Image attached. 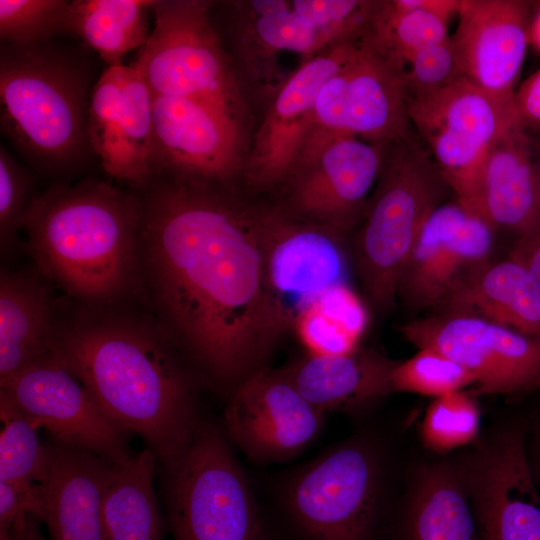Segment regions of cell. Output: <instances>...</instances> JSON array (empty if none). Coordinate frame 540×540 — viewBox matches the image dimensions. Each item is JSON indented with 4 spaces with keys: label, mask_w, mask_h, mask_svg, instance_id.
<instances>
[{
    "label": "cell",
    "mask_w": 540,
    "mask_h": 540,
    "mask_svg": "<svg viewBox=\"0 0 540 540\" xmlns=\"http://www.w3.org/2000/svg\"><path fill=\"white\" fill-rule=\"evenodd\" d=\"M139 203V294L206 385L227 398L291 328L267 280L265 210L230 186L153 173Z\"/></svg>",
    "instance_id": "cell-1"
},
{
    "label": "cell",
    "mask_w": 540,
    "mask_h": 540,
    "mask_svg": "<svg viewBox=\"0 0 540 540\" xmlns=\"http://www.w3.org/2000/svg\"><path fill=\"white\" fill-rule=\"evenodd\" d=\"M113 307H88L57 322L51 352L107 417L142 438L164 470L191 440L205 382L152 316Z\"/></svg>",
    "instance_id": "cell-2"
},
{
    "label": "cell",
    "mask_w": 540,
    "mask_h": 540,
    "mask_svg": "<svg viewBox=\"0 0 540 540\" xmlns=\"http://www.w3.org/2000/svg\"><path fill=\"white\" fill-rule=\"evenodd\" d=\"M20 228L39 272L87 307L139 294V203L134 191L86 179L35 197Z\"/></svg>",
    "instance_id": "cell-3"
},
{
    "label": "cell",
    "mask_w": 540,
    "mask_h": 540,
    "mask_svg": "<svg viewBox=\"0 0 540 540\" xmlns=\"http://www.w3.org/2000/svg\"><path fill=\"white\" fill-rule=\"evenodd\" d=\"M90 77L72 55L49 41L2 43L0 119L9 139L48 168L76 164L90 147Z\"/></svg>",
    "instance_id": "cell-4"
},
{
    "label": "cell",
    "mask_w": 540,
    "mask_h": 540,
    "mask_svg": "<svg viewBox=\"0 0 540 540\" xmlns=\"http://www.w3.org/2000/svg\"><path fill=\"white\" fill-rule=\"evenodd\" d=\"M392 148L354 245L364 293L381 313L393 308L401 273L420 231L451 190L429 152L414 137Z\"/></svg>",
    "instance_id": "cell-5"
},
{
    "label": "cell",
    "mask_w": 540,
    "mask_h": 540,
    "mask_svg": "<svg viewBox=\"0 0 540 540\" xmlns=\"http://www.w3.org/2000/svg\"><path fill=\"white\" fill-rule=\"evenodd\" d=\"M222 424L200 415L191 440L164 474L173 540H273Z\"/></svg>",
    "instance_id": "cell-6"
},
{
    "label": "cell",
    "mask_w": 540,
    "mask_h": 540,
    "mask_svg": "<svg viewBox=\"0 0 540 540\" xmlns=\"http://www.w3.org/2000/svg\"><path fill=\"white\" fill-rule=\"evenodd\" d=\"M385 482L377 444L354 435L282 475L273 496L306 540H370Z\"/></svg>",
    "instance_id": "cell-7"
},
{
    "label": "cell",
    "mask_w": 540,
    "mask_h": 540,
    "mask_svg": "<svg viewBox=\"0 0 540 540\" xmlns=\"http://www.w3.org/2000/svg\"><path fill=\"white\" fill-rule=\"evenodd\" d=\"M210 1L156 0L154 28L131 66L155 96L210 105L243 126L234 72L210 18Z\"/></svg>",
    "instance_id": "cell-8"
},
{
    "label": "cell",
    "mask_w": 540,
    "mask_h": 540,
    "mask_svg": "<svg viewBox=\"0 0 540 540\" xmlns=\"http://www.w3.org/2000/svg\"><path fill=\"white\" fill-rule=\"evenodd\" d=\"M389 146L314 126L282 184L288 199L282 209L345 235L365 210Z\"/></svg>",
    "instance_id": "cell-9"
},
{
    "label": "cell",
    "mask_w": 540,
    "mask_h": 540,
    "mask_svg": "<svg viewBox=\"0 0 540 540\" xmlns=\"http://www.w3.org/2000/svg\"><path fill=\"white\" fill-rule=\"evenodd\" d=\"M452 463L481 540H540V491L522 427L510 425L490 432Z\"/></svg>",
    "instance_id": "cell-10"
},
{
    "label": "cell",
    "mask_w": 540,
    "mask_h": 540,
    "mask_svg": "<svg viewBox=\"0 0 540 540\" xmlns=\"http://www.w3.org/2000/svg\"><path fill=\"white\" fill-rule=\"evenodd\" d=\"M418 349L431 348L475 378L473 396L540 390V340L484 318L444 312L400 327Z\"/></svg>",
    "instance_id": "cell-11"
},
{
    "label": "cell",
    "mask_w": 540,
    "mask_h": 540,
    "mask_svg": "<svg viewBox=\"0 0 540 540\" xmlns=\"http://www.w3.org/2000/svg\"><path fill=\"white\" fill-rule=\"evenodd\" d=\"M406 105L410 123L450 188L519 123L514 93H490L464 76L433 94L406 99Z\"/></svg>",
    "instance_id": "cell-12"
},
{
    "label": "cell",
    "mask_w": 540,
    "mask_h": 540,
    "mask_svg": "<svg viewBox=\"0 0 540 540\" xmlns=\"http://www.w3.org/2000/svg\"><path fill=\"white\" fill-rule=\"evenodd\" d=\"M0 391L57 443L117 465L133 457L129 433L106 416L82 382L52 352L0 382Z\"/></svg>",
    "instance_id": "cell-13"
},
{
    "label": "cell",
    "mask_w": 540,
    "mask_h": 540,
    "mask_svg": "<svg viewBox=\"0 0 540 540\" xmlns=\"http://www.w3.org/2000/svg\"><path fill=\"white\" fill-rule=\"evenodd\" d=\"M314 126L385 145L411 137L403 69L363 35L354 55L321 88Z\"/></svg>",
    "instance_id": "cell-14"
},
{
    "label": "cell",
    "mask_w": 540,
    "mask_h": 540,
    "mask_svg": "<svg viewBox=\"0 0 540 540\" xmlns=\"http://www.w3.org/2000/svg\"><path fill=\"white\" fill-rule=\"evenodd\" d=\"M325 420L280 369L265 366L227 398L222 426L233 446L265 464L297 457L318 438Z\"/></svg>",
    "instance_id": "cell-15"
},
{
    "label": "cell",
    "mask_w": 540,
    "mask_h": 540,
    "mask_svg": "<svg viewBox=\"0 0 540 540\" xmlns=\"http://www.w3.org/2000/svg\"><path fill=\"white\" fill-rule=\"evenodd\" d=\"M344 237L282 208L265 210L267 280L291 328L322 294L349 285Z\"/></svg>",
    "instance_id": "cell-16"
},
{
    "label": "cell",
    "mask_w": 540,
    "mask_h": 540,
    "mask_svg": "<svg viewBox=\"0 0 540 540\" xmlns=\"http://www.w3.org/2000/svg\"><path fill=\"white\" fill-rule=\"evenodd\" d=\"M243 126L205 103L153 95V173L230 186L244 169Z\"/></svg>",
    "instance_id": "cell-17"
},
{
    "label": "cell",
    "mask_w": 540,
    "mask_h": 540,
    "mask_svg": "<svg viewBox=\"0 0 540 540\" xmlns=\"http://www.w3.org/2000/svg\"><path fill=\"white\" fill-rule=\"evenodd\" d=\"M495 230L456 198L426 219L401 273L397 297L413 310L443 307L469 272L488 262Z\"/></svg>",
    "instance_id": "cell-18"
},
{
    "label": "cell",
    "mask_w": 540,
    "mask_h": 540,
    "mask_svg": "<svg viewBox=\"0 0 540 540\" xmlns=\"http://www.w3.org/2000/svg\"><path fill=\"white\" fill-rule=\"evenodd\" d=\"M88 138L111 177L134 188L153 176V94L131 65L108 67L93 85Z\"/></svg>",
    "instance_id": "cell-19"
},
{
    "label": "cell",
    "mask_w": 540,
    "mask_h": 540,
    "mask_svg": "<svg viewBox=\"0 0 540 540\" xmlns=\"http://www.w3.org/2000/svg\"><path fill=\"white\" fill-rule=\"evenodd\" d=\"M361 38L339 42L302 62L278 90L257 132L243 172L254 188L282 185L314 127V109L323 85L354 55Z\"/></svg>",
    "instance_id": "cell-20"
},
{
    "label": "cell",
    "mask_w": 540,
    "mask_h": 540,
    "mask_svg": "<svg viewBox=\"0 0 540 540\" xmlns=\"http://www.w3.org/2000/svg\"><path fill=\"white\" fill-rule=\"evenodd\" d=\"M451 190L494 230L518 236L540 219V161L520 123L507 130Z\"/></svg>",
    "instance_id": "cell-21"
},
{
    "label": "cell",
    "mask_w": 540,
    "mask_h": 540,
    "mask_svg": "<svg viewBox=\"0 0 540 540\" xmlns=\"http://www.w3.org/2000/svg\"><path fill=\"white\" fill-rule=\"evenodd\" d=\"M451 36L463 76L500 96L514 93L529 41L528 3L460 0Z\"/></svg>",
    "instance_id": "cell-22"
},
{
    "label": "cell",
    "mask_w": 540,
    "mask_h": 540,
    "mask_svg": "<svg viewBox=\"0 0 540 540\" xmlns=\"http://www.w3.org/2000/svg\"><path fill=\"white\" fill-rule=\"evenodd\" d=\"M37 483L51 540H103L104 497L117 464L53 442Z\"/></svg>",
    "instance_id": "cell-23"
},
{
    "label": "cell",
    "mask_w": 540,
    "mask_h": 540,
    "mask_svg": "<svg viewBox=\"0 0 540 540\" xmlns=\"http://www.w3.org/2000/svg\"><path fill=\"white\" fill-rule=\"evenodd\" d=\"M397 361L358 348L339 355L309 354L282 373L316 409L354 414L392 393L391 373Z\"/></svg>",
    "instance_id": "cell-24"
},
{
    "label": "cell",
    "mask_w": 540,
    "mask_h": 540,
    "mask_svg": "<svg viewBox=\"0 0 540 540\" xmlns=\"http://www.w3.org/2000/svg\"><path fill=\"white\" fill-rule=\"evenodd\" d=\"M475 315L540 340V287L509 258L486 262L469 272L443 306Z\"/></svg>",
    "instance_id": "cell-25"
},
{
    "label": "cell",
    "mask_w": 540,
    "mask_h": 540,
    "mask_svg": "<svg viewBox=\"0 0 540 540\" xmlns=\"http://www.w3.org/2000/svg\"><path fill=\"white\" fill-rule=\"evenodd\" d=\"M45 284L30 275L0 274V382L52 351L57 322Z\"/></svg>",
    "instance_id": "cell-26"
},
{
    "label": "cell",
    "mask_w": 540,
    "mask_h": 540,
    "mask_svg": "<svg viewBox=\"0 0 540 540\" xmlns=\"http://www.w3.org/2000/svg\"><path fill=\"white\" fill-rule=\"evenodd\" d=\"M404 540H481L452 461L426 463L417 469L406 506Z\"/></svg>",
    "instance_id": "cell-27"
},
{
    "label": "cell",
    "mask_w": 540,
    "mask_h": 540,
    "mask_svg": "<svg viewBox=\"0 0 540 540\" xmlns=\"http://www.w3.org/2000/svg\"><path fill=\"white\" fill-rule=\"evenodd\" d=\"M157 464L154 453L146 448L116 466L103 502V540H163L154 489Z\"/></svg>",
    "instance_id": "cell-28"
},
{
    "label": "cell",
    "mask_w": 540,
    "mask_h": 540,
    "mask_svg": "<svg viewBox=\"0 0 540 540\" xmlns=\"http://www.w3.org/2000/svg\"><path fill=\"white\" fill-rule=\"evenodd\" d=\"M156 0L70 1L69 33L95 50L108 67L148 40V14Z\"/></svg>",
    "instance_id": "cell-29"
},
{
    "label": "cell",
    "mask_w": 540,
    "mask_h": 540,
    "mask_svg": "<svg viewBox=\"0 0 540 540\" xmlns=\"http://www.w3.org/2000/svg\"><path fill=\"white\" fill-rule=\"evenodd\" d=\"M367 311L350 285L322 294L297 320L295 328L309 354L354 352L365 331Z\"/></svg>",
    "instance_id": "cell-30"
},
{
    "label": "cell",
    "mask_w": 540,
    "mask_h": 540,
    "mask_svg": "<svg viewBox=\"0 0 540 540\" xmlns=\"http://www.w3.org/2000/svg\"><path fill=\"white\" fill-rule=\"evenodd\" d=\"M365 38L381 54L404 69L416 52L450 35L448 22L418 9L398 6L395 1L380 2Z\"/></svg>",
    "instance_id": "cell-31"
},
{
    "label": "cell",
    "mask_w": 540,
    "mask_h": 540,
    "mask_svg": "<svg viewBox=\"0 0 540 540\" xmlns=\"http://www.w3.org/2000/svg\"><path fill=\"white\" fill-rule=\"evenodd\" d=\"M0 420V480L37 484L47 458V447L39 438V428L2 391Z\"/></svg>",
    "instance_id": "cell-32"
},
{
    "label": "cell",
    "mask_w": 540,
    "mask_h": 540,
    "mask_svg": "<svg viewBox=\"0 0 540 540\" xmlns=\"http://www.w3.org/2000/svg\"><path fill=\"white\" fill-rule=\"evenodd\" d=\"M250 12L253 16V35L269 53L295 52L305 62L331 47L317 29L295 12L291 1H252Z\"/></svg>",
    "instance_id": "cell-33"
},
{
    "label": "cell",
    "mask_w": 540,
    "mask_h": 540,
    "mask_svg": "<svg viewBox=\"0 0 540 540\" xmlns=\"http://www.w3.org/2000/svg\"><path fill=\"white\" fill-rule=\"evenodd\" d=\"M481 413L470 392L434 398L420 425V439L432 452L446 454L473 444L480 433Z\"/></svg>",
    "instance_id": "cell-34"
},
{
    "label": "cell",
    "mask_w": 540,
    "mask_h": 540,
    "mask_svg": "<svg viewBox=\"0 0 540 540\" xmlns=\"http://www.w3.org/2000/svg\"><path fill=\"white\" fill-rule=\"evenodd\" d=\"M475 384L461 364L431 348H422L405 361H397L391 373L392 392L437 398Z\"/></svg>",
    "instance_id": "cell-35"
},
{
    "label": "cell",
    "mask_w": 540,
    "mask_h": 540,
    "mask_svg": "<svg viewBox=\"0 0 540 540\" xmlns=\"http://www.w3.org/2000/svg\"><path fill=\"white\" fill-rule=\"evenodd\" d=\"M70 1L0 0L2 43L31 45L69 32Z\"/></svg>",
    "instance_id": "cell-36"
},
{
    "label": "cell",
    "mask_w": 540,
    "mask_h": 540,
    "mask_svg": "<svg viewBox=\"0 0 540 540\" xmlns=\"http://www.w3.org/2000/svg\"><path fill=\"white\" fill-rule=\"evenodd\" d=\"M379 4L361 0L291 1L295 12L320 32L328 46L362 37Z\"/></svg>",
    "instance_id": "cell-37"
},
{
    "label": "cell",
    "mask_w": 540,
    "mask_h": 540,
    "mask_svg": "<svg viewBox=\"0 0 540 540\" xmlns=\"http://www.w3.org/2000/svg\"><path fill=\"white\" fill-rule=\"evenodd\" d=\"M403 75L406 99L433 94L463 77L451 36L412 55Z\"/></svg>",
    "instance_id": "cell-38"
},
{
    "label": "cell",
    "mask_w": 540,
    "mask_h": 540,
    "mask_svg": "<svg viewBox=\"0 0 540 540\" xmlns=\"http://www.w3.org/2000/svg\"><path fill=\"white\" fill-rule=\"evenodd\" d=\"M28 174L18 165L10 154L0 149V239L6 246L18 228L21 217L27 208L26 194L29 190Z\"/></svg>",
    "instance_id": "cell-39"
},
{
    "label": "cell",
    "mask_w": 540,
    "mask_h": 540,
    "mask_svg": "<svg viewBox=\"0 0 540 540\" xmlns=\"http://www.w3.org/2000/svg\"><path fill=\"white\" fill-rule=\"evenodd\" d=\"M43 520L39 484L22 485L0 480V534L24 527L31 517Z\"/></svg>",
    "instance_id": "cell-40"
},
{
    "label": "cell",
    "mask_w": 540,
    "mask_h": 540,
    "mask_svg": "<svg viewBox=\"0 0 540 540\" xmlns=\"http://www.w3.org/2000/svg\"><path fill=\"white\" fill-rule=\"evenodd\" d=\"M514 106L518 121L525 129L540 130V69L514 92Z\"/></svg>",
    "instance_id": "cell-41"
},
{
    "label": "cell",
    "mask_w": 540,
    "mask_h": 540,
    "mask_svg": "<svg viewBox=\"0 0 540 540\" xmlns=\"http://www.w3.org/2000/svg\"><path fill=\"white\" fill-rule=\"evenodd\" d=\"M510 258L521 264L540 287V219L518 236Z\"/></svg>",
    "instance_id": "cell-42"
},
{
    "label": "cell",
    "mask_w": 540,
    "mask_h": 540,
    "mask_svg": "<svg viewBox=\"0 0 540 540\" xmlns=\"http://www.w3.org/2000/svg\"><path fill=\"white\" fill-rule=\"evenodd\" d=\"M395 3L403 8L418 9L428 13L435 14L445 21L450 19L458 12L460 0H394Z\"/></svg>",
    "instance_id": "cell-43"
},
{
    "label": "cell",
    "mask_w": 540,
    "mask_h": 540,
    "mask_svg": "<svg viewBox=\"0 0 540 540\" xmlns=\"http://www.w3.org/2000/svg\"><path fill=\"white\" fill-rule=\"evenodd\" d=\"M527 451L532 474L540 491V422L534 429L530 449L527 448Z\"/></svg>",
    "instance_id": "cell-44"
},
{
    "label": "cell",
    "mask_w": 540,
    "mask_h": 540,
    "mask_svg": "<svg viewBox=\"0 0 540 540\" xmlns=\"http://www.w3.org/2000/svg\"><path fill=\"white\" fill-rule=\"evenodd\" d=\"M35 520L39 519L33 516L24 527L10 533L0 534V540H45L38 532Z\"/></svg>",
    "instance_id": "cell-45"
},
{
    "label": "cell",
    "mask_w": 540,
    "mask_h": 540,
    "mask_svg": "<svg viewBox=\"0 0 540 540\" xmlns=\"http://www.w3.org/2000/svg\"><path fill=\"white\" fill-rule=\"evenodd\" d=\"M529 38L540 51V11L530 26Z\"/></svg>",
    "instance_id": "cell-46"
}]
</instances>
